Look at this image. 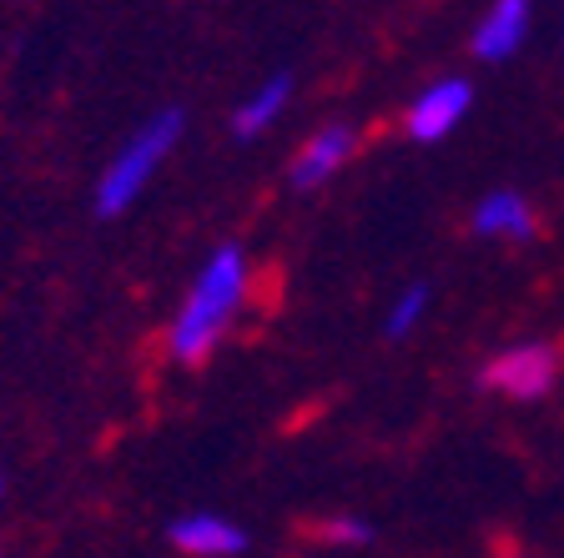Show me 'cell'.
<instances>
[{"instance_id": "11", "label": "cell", "mask_w": 564, "mask_h": 558, "mask_svg": "<svg viewBox=\"0 0 564 558\" xmlns=\"http://www.w3.org/2000/svg\"><path fill=\"white\" fill-rule=\"evenodd\" d=\"M317 538H323V544H348V548H358V544H373V528H368L364 518H352V513H333L328 524L317 528Z\"/></svg>"}, {"instance_id": "8", "label": "cell", "mask_w": 564, "mask_h": 558, "mask_svg": "<svg viewBox=\"0 0 564 558\" xmlns=\"http://www.w3.org/2000/svg\"><path fill=\"white\" fill-rule=\"evenodd\" d=\"M288 101H293V76H288V70H278V76H268V81H262L258 91H252L232 111V131H237V136H247V141L262 136V131L282 117V106H288Z\"/></svg>"}, {"instance_id": "5", "label": "cell", "mask_w": 564, "mask_h": 558, "mask_svg": "<svg viewBox=\"0 0 564 558\" xmlns=\"http://www.w3.org/2000/svg\"><path fill=\"white\" fill-rule=\"evenodd\" d=\"M176 554L187 558H237L247 554V528H237L223 513H182L172 528H166Z\"/></svg>"}, {"instance_id": "4", "label": "cell", "mask_w": 564, "mask_h": 558, "mask_svg": "<svg viewBox=\"0 0 564 558\" xmlns=\"http://www.w3.org/2000/svg\"><path fill=\"white\" fill-rule=\"evenodd\" d=\"M469 106H474V86L458 81V76L429 86V91L409 106V136L413 141H444L458 121L469 117Z\"/></svg>"}, {"instance_id": "3", "label": "cell", "mask_w": 564, "mask_h": 558, "mask_svg": "<svg viewBox=\"0 0 564 558\" xmlns=\"http://www.w3.org/2000/svg\"><path fill=\"white\" fill-rule=\"evenodd\" d=\"M560 378V358L544 342H529V348H509L479 372V383L494 387V393L509 397H544Z\"/></svg>"}, {"instance_id": "6", "label": "cell", "mask_w": 564, "mask_h": 558, "mask_svg": "<svg viewBox=\"0 0 564 558\" xmlns=\"http://www.w3.org/2000/svg\"><path fill=\"white\" fill-rule=\"evenodd\" d=\"M358 152V136H352V127H343V121H333V127H323V131H313L307 136V146L293 156V186L297 192H307V186H323L328 176H338L343 172V162Z\"/></svg>"}, {"instance_id": "10", "label": "cell", "mask_w": 564, "mask_h": 558, "mask_svg": "<svg viewBox=\"0 0 564 558\" xmlns=\"http://www.w3.org/2000/svg\"><path fill=\"white\" fill-rule=\"evenodd\" d=\"M423 307H429V287H423V282H409V287L399 292V303L388 307V322H383V332H388V338H409L413 327H419Z\"/></svg>"}, {"instance_id": "7", "label": "cell", "mask_w": 564, "mask_h": 558, "mask_svg": "<svg viewBox=\"0 0 564 558\" xmlns=\"http://www.w3.org/2000/svg\"><path fill=\"white\" fill-rule=\"evenodd\" d=\"M529 31V0H494L489 15L479 21V35H474V51L484 61H509L519 51Z\"/></svg>"}, {"instance_id": "2", "label": "cell", "mask_w": 564, "mask_h": 558, "mask_svg": "<svg viewBox=\"0 0 564 558\" xmlns=\"http://www.w3.org/2000/svg\"><path fill=\"white\" fill-rule=\"evenodd\" d=\"M182 131H187L182 106H166V111H156V117L147 121V127H141L117 156H111V162H106L101 182H96V211H101V217H121V211H127L131 201H137L147 186H152V176L162 172L166 156L176 152Z\"/></svg>"}, {"instance_id": "12", "label": "cell", "mask_w": 564, "mask_h": 558, "mask_svg": "<svg viewBox=\"0 0 564 558\" xmlns=\"http://www.w3.org/2000/svg\"><path fill=\"white\" fill-rule=\"evenodd\" d=\"M0 499H6V478H0Z\"/></svg>"}, {"instance_id": "1", "label": "cell", "mask_w": 564, "mask_h": 558, "mask_svg": "<svg viewBox=\"0 0 564 558\" xmlns=\"http://www.w3.org/2000/svg\"><path fill=\"white\" fill-rule=\"evenodd\" d=\"M242 297H247V252L237 242L212 247V256L202 262L192 292L182 297V313L166 327V352H172L176 362H187V368L207 362L212 348L223 342V332L232 327Z\"/></svg>"}, {"instance_id": "9", "label": "cell", "mask_w": 564, "mask_h": 558, "mask_svg": "<svg viewBox=\"0 0 564 558\" xmlns=\"http://www.w3.org/2000/svg\"><path fill=\"white\" fill-rule=\"evenodd\" d=\"M474 232L514 237V242H524V237H534V217H529V207H524L519 192H494V197L474 211Z\"/></svg>"}]
</instances>
